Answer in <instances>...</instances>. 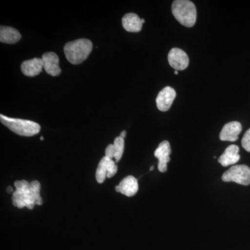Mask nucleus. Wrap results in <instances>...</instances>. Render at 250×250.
I'll use <instances>...</instances> for the list:
<instances>
[{
  "mask_svg": "<svg viewBox=\"0 0 250 250\" xmlns=\"http://www.w3.org/2000/svg\"><path fill=\"white\" fill-rule=\"evenodd\" d=\"M16 190L13 194L12 202L19 208L27 207L33 209L35 205H42L41 197V184L38 181L29 183L27 181H16L14 183Z\"/></svg>",
  "mask_w": 250,
  "mask_h": 250,
  "instance_id": "nucleus-1",
  "label": "nucleus"
},
{
  "mask_svg": "<svg viewBox=\"0 0 250 250\" xmlns=\"http://www.w3.org/2000/svg\"><path fill=\"white\" fill-rule=\"evenodd\" d=\"M63 49L67 60L74 65H77L88 58L93 49V43L88 39H78L67 42Z\"/></svg>",
  "mask_w": 250,
  "mask_h": 250,
  "instance_id": "nucleus-2",
  "label": "nucleus"
},
{
  "mask_svg": "<svg viewBox=\"0 0 250 250\" xmlns=\"http://www.w3.org/2000/svg\"><path fill=\"white\" fill-rule=\"evenodd\" d=\"M174 17L182 25L192 27L197 21V9L195 5L188 0H176L172 5Z\"/></svg>",
  "mask_w": 250,
  "mask_h": 250,
  "instance_id": "nucleus-3",
  "label": "nucleus"
},
{
  "mask_svg": "<svg viewBox=\"0 0 250 250\" xmlns=\"http://www.w3.org/2000/svg\"><path fill=\"white\" fill-rule=\"evenodd\" d=\"M0 121L11 131L20 136H32L41 131L40 125L34 121L9 118L2 114L0 115Z\"/></svg>",
  "mask_w": 250,
  "mask_h": 250,
  "instance_id": "nucleus-4",
  "label": "nucleus"
},
{
  "mask_svg": "<svg viewBox=\"0 0 250 250\" xmlns=\"http://www.w3.org/2000/svg\"><path fill=\"white\" fill-rule=\"evenodd\" d=\"M222 179L225 182H235L241 185H250V168L246 165L233 166L223 174Z\"/></svg>",
  "mask_w": 250,
  "mask_h": 250,
  "instance_id": "nucleus-5",
  "label": "nucleus"
},
{
  "mask_svg": "<svg viewBox=\"0 0 250 250\" xmlns=\"http://www.w3.org/2000/svg\"><path fill=\"white\" fill-rule=\"evenodd\" d=\"M117 172H118V166L116 165V161L106 156H104L99 163L96 174H95L97 182L99 184H103L106 177L111 178L117 173Z\"/></svg>",
  "mask_w": 250,
  "mask_h": 250,
  "instance_id": "nucleus-6",
  "label": "nucleus"
},
{
  "mask_svg": "<svg viewBox=\"0 0 250 250\" xmlns=\"http://www.w3.org/2000/svg\"><path fill=\"white\" fill-rule=\"evenodd\" d=\"M167 59L170 66L177 71L184 70L188 66V57L182 49L176 47L171 49L167 56Z\"/></svg>",
  "mask_w": 250,
  "mask_h": 250,
  "instance_id": "nucleus-7",
  "label": "nucleus"
},
{
  "mask_svg": "<svg viewBox=\"0 0 250 250\" xmlns=\"http://www.w3.org/2000/svg\"><path fill=\"white\" fill-rule=\"evenodd\" d=\"M177 96L175 90L170 86H166L158 94L156 99V106L159 111L165 112L170 109L174 99Z\"/></svg>",
  "mask_w": 250,
  "mask_h": 250,
  "instance_id": "nucleus-8",
  "label": "nucleus"
},
{
  "mask_svg": "<svg viewBox=\"0 0 250 250\" xmlns=\"http://www.w3.org/2000/svg\"><path fill=\"white\" fill-rule=\"evenodd\" d=\"M171 147L167 141L161 142L154 152V156L159 160L158 169L161 172H166L167 170V164L170 161Z\"/></svg>",
  "mask_w": 250,
  "mask_h": 250,
  "instance_id": "nucleus-9",
  "label": "nucleus"
},
{
  "mask_svg": "<svg viewBox=\"0 0 250 250\" xmlns=\"http://www.w3.org/2000/svg\"><path fill=\"white\" fill-rule=\"evenodd\" d=\"M43 62V69L49 75L53 77L59 76L62 72L59 66V58L54 52H46L42 56Z\"/></svg>",
  "mask_w": 250,
  "mask_h": 250,
  "instance_id": "nucleus-10",
  "label": "nucleus"
},
{
  "mask_svg": "<svg viewBox=\"0 0 250 250\" xmlns=\"http://www.w3.org/2000/svg\"><path fill=\"white\" fill-rule=\"evenodd\" d=\"M242 125L239 122H230L223 126L220 134V139L223 141L235 142L238 139V135L241 134Z\"/></svg>",
  "mask_w": 250,
  "mask_h": 250,
  "instance_id": "nucleus-11",
  "label": "nucleus"
},
{
  "mask_svg": "<svg viewBox=\"0 0 250 250\" xmlns=\"http://www.w3.org/2000/svg\"><path fill=\"white\" fill-rule=\"evenodd\" d=\"M139 190L138 180L133 176H128L121 181L119 185L116 187V191L121 192L127 197H133Z\"/></svg>",
  "mask_w": 250,
  "mask_h": 250,
  "instance_id": "nucleus-12",
  "label": "nucleus"
},
{
  "mask_svg": "<svg viewBox=\"0 0 250 250\" xmlns=\"http://www.w3.org/2000/svg\"><path fill=\"white\" fill-rule=\"evenodd\" d=\"M43 69V62L40 58H34L25 61L21 65V70L25 76L35 77L41 73Z\"/></svg>",
  "mask_w": 250,
  "mask_h": 250,
  "instance_id": "nucleus-13",
  "label": "nucleus"
},
{
  "mask_svg": "<svg viewBox=\"0 0 250 250\" xmlns=\"http://www.w3.org/2000/svg\"><path fill=\"white\" fill-rule=\"evenodd\" d=\"M239 147L231 145L226 148L223 154L218 159V162L224 167L234 165L240 160Z\"/></svg>",
  "mask_w": 250,
  "mask_h": 250,
  "instance_id": "nucleus-14",
  "label": "nucleus"
},
{
  "mask_svg": "<svg viewBox=\"0 0 250 250\" xmlns=\"http://www.w3.org/2000/svg\"><path fill=\"white\" fill-rule=\"evenodd\" d=\"M122 24L125 30L128 32H139L143 28L141 18L134 13L125 14L122 19Z\"/></svg>",
  "mask_w": 250,
  "mask_h": 250,
  "instance_id": "nucleus-15",
  "label": "nucleus"
},
{
  "mask_svg": "<svg viewBox=\"0 0 250 250\" xmlns=\"http://www.w3.org/2000/svg\"><path fill=\"white\" fill-rule=\"evenodd\" d=\"M21 39V34L15 28L1 26L0 27V41L4 43L14 44Z\"/></svg>",
  "mask_w": 250,
  "mask_h": 250,
  "instance_id": "nucleus-16",
  "label": "nucleus"
},
{
  "mask_svg": "<svg viewBox=\"0 0 250 250\" xmlns=\"http://www.w3.org/2000/svg\"><path fill=\"white\" fill-rule=\"evenodd\" d=\"M115 150H116V154H115V161L116 163L119 162L121 161L122 156L123 155L125 149V141L124 139L119 136L115 139L114 143Z\"/></svg>",
  "mask_w": 250,
  "mask_h": 250,
  "instance_id": "nucleus-17",
  "label": "nucleus"
},
{
  "mask_svg": "<svg viewBox=\"0 0 250 250\" xmlns=\"http://www.w3.org/2000/svg\"><path fill=\"white\" fill-rule=\"evenodd\" d=\"M242 146L247 152H250V129L245 133L241 141Z\"/></svg>",
  "mask_w": 250,
  "mask_h": 250,
  "instance_id": "nucleus-18",
  "label": "nucleus"
},
{
  "mask_svg": "<svg viewBox=\"0 0 250 250\" xmlns=\"http://www.w3.org/2000/svg\"><path fill=\"white\" fill-rule=\"evenodd\" d=\"M116 150H115L114 145L111 144L106 147L105 150V156L110 158V159H114Z\"/></svg>",
  "mask_w": 250,
  "mask_h": 250,
  "instance_id": "nucleus-19",
  "label": "nucleus"
},
{
  "mask_svg": "<svg viewBox=\"0 0 250 250\" xmlns=\"http://www.w3.org/2000/svg\"><path fill=\"white\" fill-rule=\"evenodd\" d=\"M126 131H123L121 132V137L123 138V139H125V137H126Z\"/></svg>",
  "mask_w": 250,
  "mask_h": 250,
  "instance_id": "nucleus-20",
  "label": "nucleus"
},
{
  "mask_svg": "<svg viewBox=\"0 0 250 250\" xmlns=\"http://www.w3.org/2000/svg\"><path fill=\"white\" fill-rule=\"evenodd\" d=\"M7 192H9V193L14 192V189H13L12 187H9L7 188Z\"/></svg>",
  "mask_w": 250,
  "mask_h": 250,
  "instance_id": "nucleus-21",
  "label": "nucleus"
},
{
  "mask_svg": "<svg viewBox=\"0 0 250 250\" xmlns=\"http://www.w3.org/2000/svg\"><path fill=\"white\" fill-rule=\"evenodd\" d=\"M154 166H151L150 169H149V170L152 171L153 170H154Z\"/></svg>",
  "mask_w": 250,
  "mask_h": 250,
  "instance_id": "nucleus-22",
  "label": "nucleus"
},
{
  "mask_svg": "<svg viewBox=\"0 0 250 250\" xmlns=\"http://www.w3.org/2000/svg\"><path fill=\"white\" fill-rule=\"evenodd\" d=\"M174 73L175 74V75H178V71L177 70H174Z\"/></svg>",
  "mask_w": 250,
  "mask_h": 250,
  "instance_id": "nucleus-23",
  "label": "nucleus"
},
{
  "mask_svg": "<svg viewBox=\"0 0 250 250\" xmlns=\"http://www.w3.org/2000/svg\"><path fill=\"white\" fill-rule=\"evenodd\" d=\"M141 21H142L143 24V23H145V22H146V21H145V19H141Z\"/></svg>",
  "mask_w": 250,
  "mask_h": 250,
  "instance_id": "nucleus-24",
  "label": "nucleus"
},
{
  "mask_svg": "<svg viewBox=\"0 0 250 250\" xmlns=\"http://www.w3.org/2000/svg\"><path fill=\"white\" fill-rule=\"evenodd\" d=\"M40 139L41 140V141H43V140H44L43 137H42H42H41Z\"/></svg>",
  "mask_w": 250,
  "mask_h": 250,
  "instance_id": "nucleus-25",
  "label": "nucleus"
}]
</instances>
